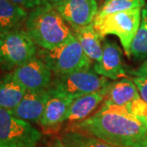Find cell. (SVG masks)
I'll use <instances>...</instances> for the list:
<instances>
[{"label": "cell", "instance_id": "4", "mask_svg": "<svg viewBox=\"0 0 147 147\" xmlns=\"http://www.w3.org/2000/svg\"><path fill=\"white\" fill-rule=\"evenodd\" d=\"M142 11V8H135L95 17L93 26L102 40L110 34L118 37L126 56L130 57L131 43L141 25Z\"/></svg>", "mask_w": 147, "mask_h": 147}, {"label": "cell", "instance_id": "3", "mask_svg": "<svg viewBox=\"0 0 147 147\" xmlns=\"http://www.w3.org/2000/svg\"><path fill=\"white\" fill-rule=\"evenodd\" d=\"M37 57L47 65L54 75H63L91 67L92 60L85 53L77 38L52 50L38 48Z\"/></svg>", "mask_w": 147, "mask_h": 147}, {"label": "cell", "instance_id": "15", "mask_svg": "<svg viewBox=\"0 0 147 147\" xmlns=\"http://www.w3.org/2000/svg\"><path fill=\"white\" fill-rule=\"evenodd\" d=\"M28 14L26 9L10 0H0V34L22 29Z\"/></svg>", "mask_w": 147, "mask_h": 147}, {"label": "cell", "instance_id": "13", "mask_svg": "<svg viewBox=\"0 0 147 147\" xmlns=\"http://www.w3.org/2000/svg\"><path fill=\"white\" fill-rule=\"evenodd\" d=\"M73 100L61 95L50 93L38 124L46 130L55 129L64 123Z\"/></svg>", "mask_w": 147, "mask_h": 147}, {"label": "cell", "instance_id": "14", "mask_svg": "<svg viewBox=\"0 0 147 147\" xmlns=\"http://www.w3.org/2000/svg\"><path fill=\"white\" fill-rule=\"evenodd\" d=\"M26 88L16 79L12 72L0 77V108L12 110L16 108L24 96Z\"/></svg>", "mask_w": 147, "mask_h": 147}, {"label": "cell", "instance_id": "6", "mask_svg": "<svg viewBox=\"0 0 147 147\" xmlns=\"http://www.w3.org/2000/svg\"><path fill=\"white\" fill-rule=\"evenodd\" d=\"M38 47L24 29L0 34V66L13 70L37 57Z\"/></svg>", "mask_w": 147, "mask_h": 147}, {"label": "cell", "instance_id": "5", "mask_svg": "<svg viewBox=\"0 0 147 147\" xmlns=\"http://www.w3.org/2000/svg\"><path fill=\"white\" fill-rule=\"evenodd\" d=\"M110 81L96 73L93 67L76 72L54 75L51 87L52 94L61 95L74 100L82 96L101 89Z\"/></svg>", "mask_w": 147, "mask_h": 147}, {"label": "cell", "instance_id": "12", "mask_svg": "<svg viewBox=\"0 0 147 147\" xmlns=\"http://www.w3.org/2000/svg\"><path fill=\"white\" fill-rule=\"evenodd\" d=\"M49 96L48 89L27 91L19 105L14 110L9 111L21 119L38 123Z\"/></svg>", "mask_w": 147, "mask_h": 147}, {"label": "cell", "instance_id": "21", "mask_svg": "<svg viewBox=\"0 0 147 147\" xmlns=\"http://www.w3.org/2000/svg\"><path fill=\"white\" fill-rule=\"evenodd\" d=\"M132 81L136 84L142 98L147 103V76L134 77Z\"/></svg>", "mask_w": 147, "mask_h": 147}, {"label": "cell", "instance_id": "10", "mask_svg": "<svg viewBox=\"0 0 147 147\" xmlns=\"http://www.w3.org/2000/svg\"><path fill=\"white\" fill-rule=\"evenodd\" d=\"M103 52L99 61L95 62L93 69L96 73L112 80L126 78L127 74L123 65L122 52L117 43L110 40H105L102 43Z\"/></svg>", "mask_w": 147, "mask_h": 147}, {"label": "cell", "instance_id": "7", "mask_svg": "<svg viewBox=\"0 0 147 147\" xmlns=\"http://www.w3.org/2000/svg\"><path fill=\"white\" fill-rule=\"evenodd\" d=\"M42 133L30 123L0 108V147H35Z\"/></svg>", "mask_w": 147, "mask_h": 147}, {"label": "cell", "instance_id": "11", "mask_svg": "<svg viewBox=\"0 0 147 147\" xmlns=\"http://www.w3.org/2000/svg\"><path fill=\"white\" fill-rule=\"evenodd\" d=\"M108 84L101 89L82 96L74 99L69 108L65 123H73V124L87 119L94 111L100 103L105 100L109 93L110 85Z\"/></svg>", "mask_w": 147, "mask_h": 147}, {"label": "cell", "instance_id": "20", "mask_svg": "<svg viewBox=\"0 0 147 147\" xmlns=\"http://www.w3.org/2000/svg\"><path fill=\"white\" fill-rule=\"evenodd\" d=\"M145 6V0H105L98 9L96 17H102L130 9L143 8Z\"/></svg>", "mask_w": 147, "mask_h": 147}, {"label": "cell", "instance_id": "22", "mask_svg": "<svg viewBox=\"0 0 147 147\" xmlns=\"http://www.w3.org/2000/svg\"><path fill=\"white\" fill-rule=\"evenodd\" d=\"M10 1L26 10H32L42 4L41 0H10Z\"/></svg>", "mask_w": 147, "mask_h": 147}, {"label": "cell", "instance_id": "19", "mask_svg": "<svg viewBox=\"0 0 147 147\" xmlns=\"http://www.w3.org/2000/svg\"><path fill=\"white\" fill-rule=\"evenodd\" d=\"M131 56L138 60L147 57V5L142 11L141 25L131 43Z\"/></svg>", "mask_w": 147, "mask_h": 147}, {"label": "cell", "instance_id": "16", "mask_svg": "<svg viewBox=\"0 0 147 147\" xmlns=\"http://www.w3.org/2000/svg\"><path fill=\"white\" fill-rule=\"evenodd\" d=\"M73 34L79 41L84 53L95 62L102 57L103 47L101 38L95 30L93 22L88 26L73 28Z\"/></svg>", "mask_w": 147, "mask_h": 147}, {"label": "cell", "instance_id": "8", "mask_svg": "<svg viewBox=\"0 0 147 147\" xmlns=\"http://www.w3.org/2000/svg\"><path fill=\"white\" fill-rule=\"evenodd\" d=\"M12 74L27 91L48 89L53 79V72L38 57L16 67Z\"/></svg>", "mask_w": 147, "mask_h": 147}, {"label": "cell", "instance_id": "26", "mask_svg": "<svg viewBox=\"0 0 147 147\" xmlns=\"http://www.w3.org/2000/svg\"><path fill=\"white\" fill-rule=\"evenodd\" d=\"M35 147H39V146H35Z\"/></svg>", "mask_w": 147, "mask_h": 147}, {"label": "cell", "instance_id": "23", "mask_svg": "<svg viewBox=\"0 0 147 147\" xmlns=\"http://www.w3.org/2000/svg\"><path fill=\"white\" fill-rule=\"evenodd\" d=\"M130 74L134 77H144L147 76V60H146L143 63L136 69L130 71Z\"/></svg>", "mask_w": 147, "mask_h": 147}, {"label": "cell", "instance_id": "18", "mask_svg": "<svg viewBox=\"0 0 147 147\" xmlns=\"http://www.w3.org/2000/svg\"><path fill=\"white\" fill-rule=\"evenodd\" d=\"M61 139L66 147H116L74 129L65 131Z\"/></svg>", "mask_w": 147, "mask_h": 147}, {"label": "cell", "instance_id": "25", "mask_svg": "<svg viewBox=\"0 0 147 147\" xmlns=\"http://www.w3.org/2000/svg\"><path fill=\"white\" fill-rule=\"evenodd\" d=\"M41 1H42V5L50 6L56 8L59 5H61L65 0H41Z\"/></svg>", "mask_w": 147, "mask_h": 147}, {"label": "cell", "instance_id": "17", "mask_svg": "<svg viewBox=\"0 0 147 147\" xmlns=\"http://www.w3.org/2000/svg\"><path fill=\"white\" fill-rule=\"evenodd\" d=\"M142 97L132 79L126 78L112 82L105 100L113 105L125 107L132 101Z\"/></svg>", "mask_w": 147, "mask_h": 147}, {"label": "cell", "instance_id": "1", "mask_svg": "<svg viewBox=\"0 0 147 147\" xmlns=\"http://www.w3.org/2000/svg\"><path fill=\"white\" fill-rule=\"evenodd\" d=\"M72 129L116 147H147V119L105 100L100 109Z\"/></svg>", "mask_w": 147, "mask_h": 147}, {"label": "cell", "instance_id": "2", "mask_svg": "<svg viewBox=\"0 0 147 147\" xmlns=\"http://www.w3.org/2000/svg\"><path fill=\"white\" fill-rule=\"evenodd\" d=\"M24 26L37 46L47 50L60 47L74 35L57 10L50 6L41 4L30 10Z\"/></svg>", "mask_w": 147, "mask_h": 147}, {"label": "cell", "instance_id": "24", "mask_svg": "<svg viewBox=\"0 0 147 147\" xmlns=\"http://www.w3.org/2000/svg\"><path fill=\"white\" fill-rule=\"evenodd\" d=\"M47 147H66L61 137H55L48 142Z\"/></svg>", "mask_w": 147, "mask_h": 147}, {"label": "cell", "instance_id": "9", "mask_svg": "<svg viewBox=\"0 0 147 147\" xmlns=\"http://www.w3.org/2000/svg\"><path fill=\"white\" fill-rule=\"evenodd\" d=\"M56 9L73 29L92 24L99 8L96 0H65Z\"/></svg>", "mask_w": 147, "mask_h": 147}]
</instances>
